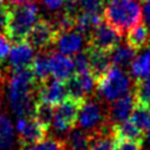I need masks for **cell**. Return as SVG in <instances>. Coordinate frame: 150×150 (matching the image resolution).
<instances>
[{"label": "cell", "instance_id": "obj_1", "mask_svg": "<svg viewBox=\"0 0 150 150\" xmlns=\"http://www.w3.org/2000/svg\"><path fill=\"white\" fill-rule=\"evenodd\" d=\"M8 88L10 109L18 119L34 117L37 100V82L31 67L20 71H11Z\"/></svg>", "mask_w": 150, "mask_h": 150}, {"label": "cell", "instance_id": "obj_2", "mask_svg": "<svg viewBox=\"0 0 150 150\" xmlns=\"http://www.w3.org/2000/svg\"><path fill=\"white\" fill-rule=\"evenodd\" d=\"M104 23L120 35L140 24L143 9L137 0H109L103 11Z\"/></svg>", "mask_w": 150, "mask_h": 150}, {"label": "cell", "instance_id": "obj_3", "mask_svg": "<svg viewBox=\"0 0 150 150\" xmlns=\"http://www.w3.org/2000/svg\"><path fill=\"white\" fill-rule=\"evenodd\" d=\"M39 9L36 4H20L11 8L10 21L6 31L8 39L14 45L28 42L34 26L39 23Z\"/></svg>", "mask_w": 150, "mask_h": 150}, {"label": "cell", "instance_id": "obj_4", "mask_svg": "<svg viewBox=\"0 0 150 150\" xmlns=\"http://www.w3.org/2000/svg\"><path fill=\"white\" fill-rule=\"evenodd\" d=\"M97 91L103 99L108 102H117L128 94L129 77L122 68L112 66L109 71L97 81Z\"/></svg>", "mask_w": 150, "mask_h": 150}, {"label": "cell", "instance_id": "obj_5", "mask_svg": "<svg viewBox=\"0 0 150 150\" xmlns=\"http://www.w3.org/2000/svg\"><path fill=\"white\" fill-rule=\"evenodd\" d=\"M86 103V99L68 97L65 102L55 108V118L52 122V129L55 133H66L72 130L78 123L79 114Z\"/></svg>", "mask_w": 150, "mask_h": 150}, {"label": "cell", "instance_id": "obj_6", "mask_svg": "<svg viewBox=\"0 0 150 150\" xmlns=\"http://www.w3.org/2000/svg\"><path fill=\"white\" fill-rule=\"evenodd\" d=\"M16 133L20 149L35 146L47 139L49 129L40 124L34 117L19 118L16 120Z\"/></svg>", "mask_w": 150, "mask_h": 150}, {"label": "cell", "instance_id": "obj_7", "mask_svg": "<svg viewBox=\"0 0 150 150\" xmlns=\"http://www.w3.org/2000/svg\"><path fill=\"white\" fill-rule=\"evenodd\" d=\"M61 36L60 30L56 28L53 23H50L45 19H40L33 31L29 35L28 42L34 47V50H40L41 52L50 49L52 45L57 44Z\"/></svg>", "mask_w": 150, "mask_h": 150}, {"label": "cell", "instance_id": "obj_8", "mask_svg": "<svg viewBox=\"0 0 150 150\" xmlns=\"http://www.w3.org/2000/svg\"><path fill=\"white\" fill-rule=\"evenodd\" d=\"M79 127L92 137H99L104 132V117L100 107L94 102H86L79 114Z\"/></svg>", "mask_w": 150, "mask_h": 150}, {"label": "cell", "instance_id": "obj_9", "mask_svg": "<svg viewBox=\"0 0 150 150\" xmlns=\"http://www.w3.org/2000/svg\"><path fill=\"white\" fill-rule=\"evenodd\" d=\"M120 34L110 28L108 24L102 23L92 34L88 36V46L107 52H113L120 44Z\"/></svg>", "mask_w": 150, "mask_h": 150}, {"label": "cell", "instance_id": "obj_10", "mask_svg": "<svg viewBox=\"0 0 150 150\" xmlns=\"http://www.w3.org/2000/svg\"><path fill=\"white\" fill-rule=\"evenodd\" d=\"M69 97L67 83L58 79H49L47 82L37 86V100H41L52 107L60 105Z\"/></svg>", "mask_w": 150, "mask_h": 150}, {"label": "cell", "instance_id": "obj_11", "mask_svg": "<svg viewBox=\"0 0 150 150\" xmlns=\"http://www.w3.org/2000/svg\"><path fill=\"white\" fill-rule=\"evenodd\" d=\"M86 52H87L89 61V71L93 74L96 81H98L113 66V63H112V52L93 49V47L89 46H87Z\"/></svg>", "mask_w": 150, "mask_h": 150}, {"label": "cell", "instance_id": "obj_12", "mask_svg": "<svg viewBox=\"0 0 150 150\" xmlns=\"http://www.w3.org/2000/svg\"><path fill=\"white\" fill-rule=\"evenodd\" d=\"M67 83V89L69 97L86 99V96L92 93L94 86L97 84V81L91 72L74 74L72 78H69Z\"/></svg>", "mask_w": 150, "mask_h": 150}, {"label": "cell", "instance_id": "obj_13", "mask_svg": "<svg viewBox=\"0 0 150 150\" xmlns=\"http://www.w3.org/2000/svg\"><path fill=\"white\" fill-rule=\"evenodd\" d=\"M35 53L34 47L29 42H23V44H16L11 47L9 55L10 67L13 71H20V69L30 68L34 62Z\"/></svg>", "mask_w": 150, "mask_h": 150}, {"label": "cell", "instance_id": "obj_14", "mask_svg": "<svg viewBox=\"0 0 150 150\" xmlns=\"http://www.w3.org/2000/svg\"><path fill=\"white\" fill-rule=\"evenodd\" d=\"M50 69L51 76L58 81L67 82L74 76V62L71 57L62 53H51L50 55Z\"/></svg>", "mask_w": 150, "mask_h": 150}, {"label": "cell", "instance_id": "obj_15", "mask_svg": "<svg viewBox=\"0 0 150 150\" xmlns=\"http://www.w3.org/2000/svg\"><path fill=\"white\" fill-rule=\"evenodd\" d=\"M0 150H20L11 119L1 107H0Z\"/></svg>", "mask_w": 150, "mask_h": 150}, {"label": "cell", "instance_id": "obj_16", "mask_svg": "<svg viewBox=\"0 0 150 150\" xmlns=\"http://www.w3.org/2000/svg\"><path fill=\"white\" fill-rule=\"evenodd\" d=\"M84 44V36L77 30H72L68 33L61 34L60 39L57 41V47L60 53L65 56L78 55L82 52V47Z\"/></svg>", "mask_w": 150, "mask_h": 150}, {"label": "cell", "instance_id": "obj_17", "mask_svg": "<svg viewBox=\"0 0 150 150\" xmlns=\"http://www.w3.org/2000/svg\"><path fill=\"white\" fill-rule=\"evenodd\" d=\"M134 108H135V97L133 93H128L123 98L114 102L110 108V118L115 122V124L127 122L130 119Z\"/></svg>", "mask_w": 150, "mask_h": 150}, {"label": "cell", "instance_id": "obj_18", "mask_svg": "<svg viewBox=\"0 0 150 150\" xmlns=\"http://www.w3.org/2000/svg\"><path fill=\"white\" fill-rule=\"evenodd\" d=\"M112 134L115 139H124V140L143 143L144 142V132L134 124L129 119L123 123L114 124L112 128Z\"/></svg>", "mask_w": 150, "mask_h": 150}, {"label": "cell", "instance_id": "obj_19", "mask_svg": "<svg viewBox=\"0 0 150 150\" xmlns=\"http://www.w3.org/2000/svg\"><path fill=\"white\" fill-rule=\"evenodd\" d=\"M149 41H150V30L148 29L145 24H138L127 33L125 44L135 52L140 51L145 46L148 47V44H150Z\"/></svg>", "mask_w": 150, "mask_h": 150}, {"label": "cell", "instance_id": "obj_20", "mask_svg": "<svg viewBox=\"0 0 150 150\" xmlns=\"http://www.w3.org/2000/svg\"><path fill=\"white\" fill-rule=\"evenodd\" d=\"M94 137L86 133L84 130L72 129L67 133L63 140L65 150H88L93 143Z\"/></svg>", "mask_w": 150, "mask_h": 150}, {"label": "cell", "instance_id": "obj_21", "mask_svg": "<svg viewBox=\"0 0 150 150\" xmlns=\"http://www.w3.org/2000/svg\"><path fill=\"white\" fill-rule=\"evenodd\" d=\"M31 69L35 76L37 86L47 82L51 77V69H50V56L45 52H41L36 55L34 58V62L31 65Z\"/></svg>", "mask_w": 150, "mask_h": 150}, {"label": "cell", "instance_id": "obj_22", "mask_svg": "<svg viewBox=\"0 0 150 150\" xmlns=\"http://www.w3.org/2000/svg\"><path fill=\"white\" fill-rule=\"evenodd\" d=\"M103 23L100 15L98 14H89V13H79L76 19V29L83 36H89L98 26Z\"/></svg>", "mask_w": 150, "mask_h": 150}, {"label": "cell", "instance_id": "obj_23", "mask_svg": "<svg viewBox=\"0 0 150 150\" xmlns=\"http://www.w3.org/2000/svg\"><path fill=\"white\" fill-rule=\"evenodd\" d=\"M135 53L137 52L130 49L127 44L119 45L112 52V63H113V66H117L119 68L129 65L132 66L133 61L135 60Z\"/></svg>", "mask_w": 150, "mask_h": 150}, {"label": "cell", "instance_id": "obj_24", "mask_svg": "<svg viewBox=\"0 0 150 150\" xmlns=\"http://www.w3.org/2000/svg\"><path fill=\"white\" fill-rule=\"evenodd\" d=\"M34 118L42 124L45 128L50 129L52 127V122L55 118V108L52 105L44 103L41 100H36L35 110H34Z\"/></svg>", "mask_w": 150, "mask_h": 150}, {"label": "cell", "instance_id": "obj_25", "mask_svg": "<svg viewBox=\"0 0 150 150\" xmlns=\"http://www.w3.org/2000/svg\"><path fill=\"white\" fill-rule=\"evenodd\" d=\"M134 97H135V103L142 104L150 108V76L135 81L134 84Z\"/></svg>", "mask_w": 150, "mask_h": 150}, {"label": "cell", "instance_id": "obj_26", "mask_svg": "<svg viewBox=\"0 0 150 150\" xmlns=\"http://www.w3.org/2000/svg\"><path fill=\"white\" fill-rule=\"evenodd\" d=\"M130 120L143 132L149 129V127H150V108L149 107L135 103V108H134V112L130 117Z\"/></svg>", "mask_w": 150, "mask_h": 150}, {"label": "cell", "instance_id": "obj_27", "mask_svg": "<svg viewBox=\"0 0 150 150\" xmlns=\"http://www.w3.org/2000/svg\"><path fill=\"white\" fill-rule=\"evenodd\" d=\"M81 13L98 14L105 9V0H79Z\"/></svg>", "mask_w": 150, "mask_h": 150}, {"label": "cell", "instance_id": "obj_28", "mask_svg": "<svg viewBox=\"0 0 150 150\" xmlns=\"http://www.w3.org/2000/svg\"><path fill=\"white\" fill-rule=\"evenodd\" d=\"M88 150H115L114 139H112L108 135L96 137Z\"/></svg>", "mask_w": 150, "mask_h": 150}, {"label": "cell", "instance_id": "obj_29", "mask_svg": "<svg viewBox=\"0 0 150 150\" xmlns=\"http://www.w3.org/2000/svg\"><path fill=\"white\" fill-rule=\"evenodd\" d=\"M73 62H74V72H76L74 74L91 72L89 71V61H88V56H87L86 50L74 56Z\"/></svg>", "mask_w": 150, "mask_h": 150}, {"label": "cell", "instance_id": "obj_30", "mask_svg": "<svg viewBox=\"0 0 150 150\" xmlns=\"http://www.w3.org/2000/svg\"><path fill=\"white\" fill-rule=\"evenodd\" d=\"M11 8L6 4H0V35H6Z\"/></svg>", "mask_w": 150, "mask_h": 150}, {"label": "cell", "instance_id": "obj_31", "mask_svg": "<svg viewBox=\"0 0 150 150\" xmlns=\"http://www.w3.org/2000/svg\"><path fill=\"white\" fill-rule=\"evenodd\" d=\"M11 41L8 39L6 35H0V65L6 61V58L11 51Z\"/></svg>", "mask_w": 150, "mask_h": 150}, {"label": "cell", "instance_id": "obj_32", "mask_svg": "<svg viewBox=\"0 0 150 150\" xmlns=\"http://www.w3.org/2000/svg\"><path fill=\"white\" fill-rule=\"evenodd\" d=\"M113 139L115 150H142V143L124 140V139Z\"/></svg>", "mask_w": 150, "mask_h": 150}, {"label": "cell", "instance_id": "obj_33", "mask_svg": "<svg viewBox=\"0 0 150 150\" xmlns=\"http://www.w3.org/2000/svg\"><path fill=\"white\" fill-rule=\"evenodd\" d=\"M46 10L49 11H58L63 8V0H41Z\"/></svg>", "mask_w": 150, "mask_h": 150}, {"label": "cell", "instance_id": "obj_34", "mask_svg": "<svg viewBox=\"0 0 150 150\" xmlns=\"http://www.w3.org/2000/svg\"><path fill=\"white\" fill-rule=\"evenodd\" d=\"M143 16L145 19V21L150 25V0L144 3L143 5Z\"/></svg>", "mask_w": 150, "mask_h": 150}, {"label": "cell", "instance_id": "obj_35", "mask_svg": "<svg viewBox=\"0 0 150 150\" xmlns=\"http://www.w3.org/2000/svg\"><path fill=\"white\" fill-rule=\"evenodd\" d=\"M10 3L13 4H16V5H20V4H29L31 1H34V0H9Z\"/></svg>", "mask_w": 150, "mask_h": 150}, {"label": "cell", "instance_id": "obj_36", "mask_svg": "<svg viewBox=\"0 0 150 150\" xmlns=\"http://www.w3.org/2000/svg\"><path fill=\"white\" fill-rule=\"evenodd\" d=\"M20 150H37V149H36V146H29V148H23Z\"/></svg>", "mask_w": 150, "mask_h": 150}, {"label": "cell", "instance_id": "obj_37", "mask_svg": "<svg viewBox=\"0 0 150 150\" xmlns=\"http://www.w3.org/2000/svg\"><path fill=\"white\" fill-rule=\"evenodd\" d=\"M1 87H3V77H1V73H0V92H1Z\"/></svg>", "mask_w": 150, "mask_h": 150}, {"label": "cell", "instance_id": "obj_38", "mask_svg": "<svg viewBox=\"0 0 150 150\" xmlns=\"http://www.w3.org/2000/svg\"><path fill=\"white\" fill-rule=\"evenodd\" d=\"M148 133H149V137H150V127H149V129H148Z\"/></svg>", "mask_w": 150, "mask_h": 150}, {"label": "cell", "instance_id": "obj_39", "mask_svg": "<svg viewBox=\"0 0 150 150\" xmlns=\"http://www.w3.org/2000/svg\"><path fill=\"white\" fill-rule=\"evenodd\" d=\"M143 1H144V3H145V1H148V0H143Z\"/></svg>", "mask_w": 150, "mask_h": 150}, {"label": "cell", "instance_id": "obj_40", "mask_svg": "<svg viewBox=\"0 0 150 150\" xmlns=\"http://www.w3.org/2000/svg\"><path fill=\"white\" fill-rule=\"evenodd\" d=\"M1 3H3V0H0V4H1Z\"/></svg>", "mask_w": 150, "mask_h": 150}]
</instances>
